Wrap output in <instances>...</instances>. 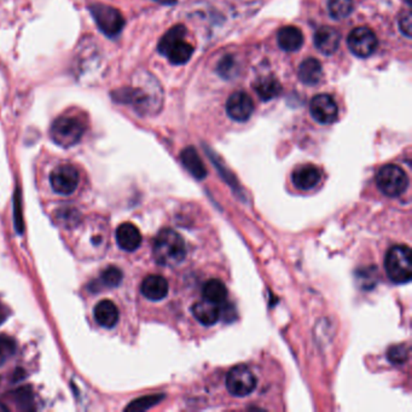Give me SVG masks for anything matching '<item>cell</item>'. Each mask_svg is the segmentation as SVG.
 Here are the masks:
<instances>
[{"label": "cell", "instance_id": "cell-1", "mask_svg": "<svg viewBox=\"0 0 412 412\" xmlns=\"http://www.w3.org/2000/svg\"><path fill=\"white\" fill-rule=\"evenodd\" d=\"M153 255L161 266H178L186 255L184 238L172 228L161 230L154 241Z\"/></svg>", "mask_w": 412, "mask_h": 412}, {"label": "cell", "instance_id": "cell-2", "mask_svg": "<svg viewBox=\"0 0 412 412\" xmlns=\"http://www.w3.org/2000/svg\"><path fill=\"white\" fill-rule=\"evenodd\" d=\"M186 28L184 26H175L170 28L159 43L161 55L170 59V63L184 64L193 57L194 46L185 40Z\"/></svg>", "mask_w": 412, "mask_h": 412}, {"label": "cell", "instance_id": "cell-3", "mask_svg": "<svg viewBox=\"0 0 412 412\" xmlns=\"http://www.w3.org/2000/svg\"><path fill=\"white\" fill-rule=\"evenodd\" d=\"M86 131L85 119L73 114L61 115L50 128L51 139L62 148H70L78 144Z\"/></svg>", "mask_w": 412, "mask_h": 412}, {"label": "cell", "instance_id": "cell-4", "mask_svg": "<svg viewBox=\"0 0 412 412\" xmlns=\"http://www.w3.org/2000/svg\"><path fill=\"white\" fill-rule=\"evenodd\" d=\"M138 86L135 88H122L112 93V99L121 104H128L135 108L141 114L153 112V110L159 109L161 104V98L157 95V91H148L141 79H138Z\"/></svg>", "mask_w": 412, "mask_h": 412}, {"label": "cell", "instance_id": "cell-5", "mask_svg": "<svg viewBox=\"0 0 412 412\" xmlns=\"http://www.w3.org/2000/svg\"><path fill=\"white\" fill-rule=\"evenodd\" d=\"M384 268L388 278L395 284H406L411 281L412 255L411 249L407 246L398 244L389 248L386 259Z\"/></svg>", "mask_w": 412, "mask_h": 412}, {"label": "cell", "instance_id": "cell-6", "mask_svg": "<svg viewBox=\"0 0 412 412\" xmlns=\"http://www.w3.org/2000/svg\"><path fill=\"white\" fill-rule=\"evenodd\" d=\"M378 189L388 197H398L409 186V177L402 167L397 165L383 166L376 175Z\"/></svg>", "mask_w": 412, "mask_h": 412}, {"label": "cell", "instance_id": "cell-7", "mask_svg": "<svg viewBox=\"0 0 412 412\" xmlns=\"http://www.w3.org/2000/svg\"><path fill=\"white\" fill-rule=\"evenodd\" d=\"M93 20L103 35L109 38H117L125 27V19L121 12L106 4H93L90 6Z\"/></svg>", "mask_w": 412, "mask_h": 412}, {"label": "cell", "instance_id": "cell-8", "mask_svg": "<svg viewBox=\"0 0 412 412\" xmlns=\"http://www.w3.org/2000/svg\"><path fill=\"white\" fill-rule=\"evenodd\" d=\"M226 388L233 397H247L257 388V378L248 366L237 365L228 373Z\"/></svg>", "mask_w": 412, "mask_h": 412}, {"label": "cell", "instance_id": "cell-9", "mask_svg": "<svg viewBox=\"0 0 412 412\" xmlns=\"http://www.w3.org/2000/svg\"><path fill=\"white\" fill-rule=\"evenodd\" d=\"M79 170L75 166L64 165L56 167L52 173L50 175V184L56 194L62 195V196H69L74 194L75 190L78 189Z\"/></svg>", "mask_w": 412, "mask_h": 412}, {"label": "cell", "instance_id": "cell-10", "mask_svg": "<svg viewBox=\"0 0 412 412\" xmlns=\"http://www.w3.org/2000/svg\"><path fill=\"white\" fill-rule=\"evenodd\" d=\"M347 45L352 54L360 59H366L377 49V38L368 27H358L349 33Z\"/></svg>", "mask_w": 412, "mask_h": 412}, {"label": "cell", "instance_id": "cell-11", "mask_svg": "<svg viewBox=\"0 0 412 412\" xmlns=\"http://www.w3.org/2000/svg\"><path fill=\"white\" fill-rule=\"evenodd\" d=\"M311 115L315 121L322 125H330L337 119L339 109L335 103L334 98L329 95H317L311 101Z\"/></svg>", "mask_w": 412, "mask_h": 412}, {"label": "cell", "instance_id": "cell-12", "mask_svg": "<svg viewBox=\"0 0 412 412\" xmlns=\"http://www.w3.org/2000/svg\"><path fill=\"white\" fill-rule=\"evenodd\" d=\"M255 106L252 98L246 92H235L228 97L226 102V112L228 117L235 121H247L252 117Z\"/></svg>", "mask_w": 412, "mask_h": 412}, {"label": "cell", "instance_id": "cell-13", "mask_svg": "<svg viewBox=\"0 0 412 412\" xmlns=\"http://www.w3.org/2000/svg\"><path fill=\"white\" fill-rule=\"evenodd\" d=\"M170 291L168 282L160 275H150L141 282V291L148 300H164Z\"/></svg>", "mask_w": 412, "mask_h": 412}, {"label": "cell", "instance_id": "cell-14", "mask_svg": "<svg viewBox=\"0 0 412 412\" xmlns=\"http://www.w3.org/2000/svg\"><path fill=\"white\" fill-rule=\"evenodd\" d=\"M340 43H341V35L333 27L324 26V27H320V30L315 32V48L320 50V52L322 54H335L339 49Z\"/></svg>", "mask_w": 412, "mask_h": 412}, {"label": "cell", "instance_id": "cell-15", "mask_svg": "<svg viewBox=\"0 0 412 412\" xmlns=\"http://www.w3.org/2000/svg\"><path fill=\"white\" fill-rule=\"evenodd\" d=\"M141 233L139 228L132 223H124L117 228V242L122 251L135 252L141 247Z\"/></svg>", "mask_w": 412, "mask_h": 412}, {"label": "cell", "instance_id": "cell-16", "mask_svg": "<svg viewBox=\"0 0 412 412\" xmlns=\"http://www.w3.org/2000/svg\"><path fill=\"white\" fill-rule=\"evenodd\" d=\"M322 173L320 168L313 165L297 167L291 175V180L299 190H311L320 184Z\"/></svg>", "mask_w": 412, "mask_h": 412}, {"label": "cell", "instance_id": "cell-17", "mask_svg": "<svg viewBox=\"0 0 412 412\" xmlns=\"http://www.w3.org/2000/svg\"><path fill=\"white\" fill-rule=\"evenodd\" d=\"M93 315L98 324L107 329H112L119 322V310L110 300L99 301L95 307Z\"/></svg>", "mask_w": 412, "mask_h": 412}, {"label": "cell", "instance_id": "cell-18", "mask_svg": "<svg viewBox=\"0 0 412 412\" xmlns=\"http://www.w3.org/2000/svg\"><path fill=\"white\" fill-rule=\"evenodd\" d=\"M277 41L282 50L288 52H294L300 50L301 46L304 45V35L294 26H286L278 32Z\"/></svg>", "mask_w": 412, "mask_h": 412}, {"label": "cell", "instance_id": "cell-19", "mask_svg": "<svg viewBox=\"0 0 412 412\" xmlns=\"http://www.w3.org/2000/svg\"><path fill=\"white\" fill-rule=\"evenodd\" d=\"M193 315H194L196 320H199L201 324L209 326V325H213L218 322L220 318V308L219 305L210 302L208 300H202L196 302L193 306Z\"/></svg>", "mask_w": 412, "mask_h": 412}, {"label": "cell", "instance_id": "cell-20", "mask_svg": "<svg viewBox=\"0 0 412 412\" xmlns=\"http://www.w3.org/2000/svg\"><path fill=\"white\" fill-rule=\"evenodd\" d=\"M180 160H182V164H183L185 168L189 170L194 178L199 180L206 178V175H207L206 166L201 160V157H199L195 148L189 146V148H186V149L182 151Z\"/></svg>", "mask_w": 412, "mask_h": 412}, {"label": "cell", "instance_id": "cell-21", "mask_svg": "<svg viewBox=\"0 0 412 412\" xmlns=\"http://www.w3.org/2000/svg\"><path fill=\"white\" fill-rule=\"evenodd\" d=\"M297 75L301 83L313 86L320 83V79L323 77V67L318 59H307L300 64Z\"/></svg>", "mask_w": 412, "mask_h": 412}, {"label": "cell", "instance_id": "cell-22", "mask_svg": "<svg viewBox=\"0 0 412 412\" xmlns=\"http://www.w3.org/2000/svg\"><path fill=\"white\" fill-rule=\"evenodd\" d=\"M254 90L259 98L264 102H266V101H271L281 95L282 85L277 79L265 77V78L257 80Z\"/></svg>", "mask_w": 412, "mask_h": 412}, {"label": "cell", "instance_id": "cell-23", "mask_svg": "<svg viewBox=\"0 0 412 412\" xmlns=\"http://www.w3.org/2000/svg\"><path fill=\"white\" fill-rule=\"evenodd\" d=\"M202 295H204V300H208L219 305L226 300L228 289L223 282L213 278V279H209L204 283V288H202Z\"/></svg>", "mask_w": 412, "mask_h": 412}, {"label": "cell", "instance_id": "cell-24", "mask_svg": "<svg viewBox=\"0 0 412 412\" xmlns=\"http://www.w3.org/2000/svg\"><path fill=\"white\" fill-rule=\"evenodd\" d=\"M353 0H328L329 15L334 20H344L353 11Z\"/></svg>", "mask_w": 412, "mask_h": 412}, {"label": "cell", "instance_id": "cell-25", "mask_svg": "<svg viewBox=\"0 0 412 412\" xmlns=\"http://www.w3.org/2000/svg\"><path fill=\"white\" fill-rule=\"evenodd\" d=\"M237 59H235L233 55H226L218 63L219 75L226 80L233 79L237 74Z\"/></svg>", "mask_w": 412, "mask_h": 412}, {"label": "cell", "instance_id": "cell-26", "mask_svg": "<svg viewBox=\"0 0 412 412\" xmlns=\"http://www.w3.org/2000/svg\"><path fill=\"white\" fill-rule=\"evenodd\" d=\"M122 279H124V273H122L120 268L115 266L107 267L101 275V281L103 284L109 288H115L121 284Z\"/></svg>", "mask_w": 412, "mask_h": 412}, {"label": "cell", "instance_id": "cell-27", "mask_svg": "<svg viewBox=\"0 0 412 412\" xmlns=\"http://www.w3.org/2000/svg\"><path fill=\"white\" fill-rule=\"evenodd\" d=\"M15 341L9 336L0 335V366L6 364L15 354Z\"/></svg>", "mask_w": 412, "mask_h": 412}, {"label": "cell", "instance_id": "cell-28", "mask_svg": "<svg viewBox=\"0 0 412 412\" xmlns=\"http://www.w3.org/2000/svg\"><path fill=\"white\" fill-rule=\"evenodd\" d=\"M162 398H164L162 395H148V397L137 399L126 407V410L127 411H144L156 405L157 402L162 400Z\"/></svg>", "mask_w": 412, "mask_h": 412}, {"label": "cell", "instance_id": "cell-29", "mask_svg": "<svg viewBox=\"0 0 412 412\" xmlns=\"http://www.w3.org/2000/svg\"><path fill=\"white\" fill-rule=\"evenodd\" d=\"M388 360L392 364H404L409 358V349L404 344L393 346L388 349Z\"/></svg>", "mask_w": 412, "mask_h": 412}, {"label": "cell", "instance_id": "cell-30", "mask_svg": "<svg viewBox=\"0 0 412 412\" xmlns=\"http://www.w3.org/2000/svg\"><path fill=\"white\" fill-rule=\"evenodd\" d=\"M399 30L406 38H411L412 35V17L410 11L402 12L400 19H399Z\"/></svg>", "mask_w": 412, "mask_h": 412}, {"label": "cell", "instance_id": "cell-31", "mask_svg": "<svg viewBox=\"0 0 412 412\" xmlns=\"http://www.w3.org/2000/svg\"><path fill=\"white\" fill-rule=\"evenodd\" d=\"M0 410H1V411H6L8 409H6V406H3V405H0Z\"/></svg>", "mask_w": 412, "mask_h": 412}]
</instances>
